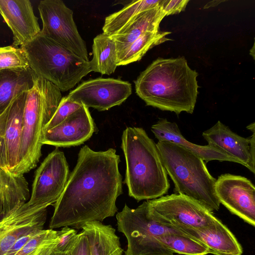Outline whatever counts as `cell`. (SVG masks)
<instances>
[{
	"label": "cell",
	"mask_w": 255,
	"mask_h": 255,
	"mask_svg": "<svg viewBox=\"0 0 255 255\" xmlns=\"http://www.w3.org/2000/svg\"><path fill=\"white\" fill-rule=\"evenodd\" d=\"M120 162L115 149L95 151L87 145L82 147L65 189L54 204L49 228L80 229L89 222L113 217L118 211L117 199L123 193Z\"/></svg>",
	"instance_id": "obj_1"
},
{
	"label": "cell",
	"mask_w": 255,
	"mask_h": 255,
	"mask_svg": "<svg viewBox=\"0 0 255 255\" xmlns=\"http://www.w3.org/2000/svg\"><path fill=\"white\" fill-rule=\"evenodd\" d=\"M198 76L184 57H159L134 81L136 93L147 106L177 115L192 114L198 94Z\"/></svg>",
	"instance_id": "obj_2"
},
{
	"label": "cell",
	"mask_w": 255,
	"mask_h": 255,
	"mask_svg": "<svg viewBox=\"0 0 255 255\" xmlns=\"http://www.w3.org/2000/svg\"><path fill=\"white\" fill-rule=\"evenodd\" d=\"M126 162L124 183L137 201L163 196L170 187L156 143L141 128L127 127L122 136Z\"/></svg>",
	"instance_id": "obj_3"
},
{
	"label": "cell",
	"mask_w": 255,
	"mask_h": 255,
	"mask_svg": "<svg viewBox=\"0 0 255 255\" xmlns=\"http://www.w3.org/2000/svg\"><path fill=\"white\" fill-rule=\"evenodd\" d=\"M163 165L172 180L174 192L197 201L210 212L218 211L215 191L216 179L197 154L176 143L158 141L156 143Z\"/></svg>",
	"instance_id": "obj_4"
},
{
	"label": "cell",
	"mask_w": 255,
	"mask_h": 255,
	"mask_svg": "<svg viewBox=\"0 0 255 255\" xmlns=\"http://www.w3.org/2000/svg\"><path fill=\"white\" fill-rule=\"evenodd\" d=\"M61 91L52 83L37 77L27 92L24 109L18 165L14 174L34 168L41 156L43 128L62 99Z\"/></svg>",
	"instance_id": "obj_5"
},
{
	"label": "cell",
	"mask_w": 255,
	"mask_h": 255,
	"mask_svg": "<svg viewBox=\"0 0 255 255\" xmlns=\"http://www.w3.org/2000/svg\"><path fill=\"white\" fill-rule=\"evenodd\" d=\"M20 48L29 68L37 77L52 83L61 92L73 88L91 72L89 61L47 37L41 31Z\"/></svg>",
	"instance_id": "obj_6"
},
{
	"label": "cell",
	"mask_w": 255,
	"mask_h": 255,
	"mask_svg": "<svg viewBox=\"0 0 255 255\" xmlns=\"http://www.w3.org/2000/svg\"><path fill=\"white\" fill-rule=\"evenodd\" d=\"M118 231L127 240L125 255H172L157 240V237L178 230L157 222L151 216L148 201L135 209L125 204L116 215Z\"/></svg>",
	"instance_id": "obj_7"
},
{
	"label": "cell",
	"mask_w": 255,
	"mask_h": 255,
	"mask_svg": "<svg viewBox=\"0 0 255 255\" xmlns=\"http://www.w3.org/2000/svg\"><path fill=\"white\" fill-rule=\"evenodd\" d=\"M147 201L153 218L169 228H204L218 219L198 202L183 195L174 193Z\"/></svg>",
	"instance_id": "obj_8"
},
{
	"label": "cell",
	"mask_w": 255,
	"mask_h": 255,
	"mask_svg": "<svg viewBox=\"0 0 255 255\" xmlns=\"http://www.w3.org/2000/svg\"><path fill=\"white\" fill-rule=\"evenodd\" d=\"M38 9L45 36L89 61L85 42L74 22L73 11L60 0L40 1Z\"/></svg>",
	"instance_id": "obj_9"
},
{
	"label": "cell",
	"mask_w": 255,
	"mask_h": 255,
	"mask_svg": "<svg viewBox=\"0 0 255 255\" xmlns=\"http://www.w3.org/2000/svg\"><path fill=\"white\" fill-rule=\"evenodd\" d=\"M70 172L64 153L57 148L35 171L29 206L44 208L54 204L63 192Z\"/></svg>",
	"instance_id": "obj_10"
},
{
	"label": "cell",
	"mask_w": 255,
	"mask_h": 255,
	"mask_svg": "<svg viewBox=\"0 0 255 255\" xmlns=\"http://www.w3.org/2000/svg\"><path fill=\"white\" fill-rule=\"evenodd\" d=\"M131 94L128 81L98 78L82 82L67 95L69 99L100 111L122 104Z\"/></svg>",
	"instance_id": "obj_11"
},
{
	"label": "cell",
	"mask_w": 255,
	"mask_h": 255,
	"mask_svg": "<svg viewBox=\"0 0 255 255\" xmlns=\"http://www.w3.org/2000/svg\"><path fill=\"white\" fill-rule=\"evenodd\" d=\"M220 204L249 224L255 225V187L249 179L229 173L221 175L215 185Z\"/></svg>",
	"instance_id": "obj_12"
},
{
	"label": "cell",
	"mask_w": 255,
	"mask_h": 255,
	"mask_svg": "<svg viewBox=\"0 0 255 255\" xmlns=\"http://www.w3.org/2000/svg\"><path fill=\"white\" fill-rule=\"evenodd\" d=\"M46 216V208L25 203L0 218V255H4L22 236L43 230Z\"/></svg>",
	"instance_id": "obj_13"
},
{
	"label": "cell",
	"mask_w": 255,
	"mask_h": 255,
	"mask_svg": "<svg viewBox=\"0 0 255 255\" xmlns=\"http://www.w3.org/2000/svg\"><path fill=\"white\" fill-rule=\"evenodd\" d=\"M255 123L247 127L252 131L250 138L240 136L232 131L220 121L204 131L202 135L208 145L220 149L236 158L241 164L255 173Z\"/></svg>",
	"instance_id": "obj_14"
},
{
	"label": "cell",
	"mask_w": 255,
	"mask_h": 255,
	"mask_svg": "<svg viewBox=\"0 0 255 255\" xmlns=\"http://www.w3.org/2000/svg\"><path fill=\"white\" fill-rule=\"evenodd\" d=\"M95 130L89 108L82 105L61 123L43 131L42 143L57 147L77 146L89 139Z\"/></svg>",
	"instance_id": "obj_15"
},
{
	"label": "cell",
	"mask_w": 255,
	"mask_h": 255,
	"mask_svg": "<svg viewBox=\"0 0 255 255\" xmlns=\"http://www.w3.org/2000/svg\"><path fill=\"white\" fill-rule=\"evenodd\" d=\"M0 14L12 32L14 47L29 42L41 31L29 0H0Z\"/></svg>",
	"instance_id": "obj_16"
},
{
	"label": "cell",
	"mask_w": 255,
	"mask_h": 255,
	"mask_svg": "<svg viewBox=\"0 0 255 255\" xmlns=\"http://www.w3.org/2000/svg\"><path fill=\"white\" fill-rule=\"evenodd\" d=\"M27 92L16 97L0 115V134L4 141L9 171L13 174L18 162Z\"/></svg>",
	"instance_id": "obj_17"
},
{
	"label": "cell",
	"mask_w": 255,
	"mask_h": 255,
	"mask_svg": "<svg viewBox=\"0 0 255 255\" xmlns=\"http://www.w3.org/2000/svg\"><path fill=\"white\" fill-rule=\"evenodd\" d=\"M205 245L213 255H242L243 248L231 231L219 219L212 225L173 228Z\"/></svg>",
	"instance_id": "obj_18"
},
{
	"label": "cell",
	"mask_w": 255,
	"mask_h": 255,
	"mask_svg": "<svg viewBox=\"0 0 255 255\" xmlns=\"http://www.w3.org/2000/svg\"><path fill=\"white\" fill-rule=\"evenodd\" d=\"M151 131L158 141H167L183 146L199 156L204 161L212 160L240 162L220 149L208 145H200L186 140L182 135L176 123L160 119L151 127Z\"/></svg>",
	"instance_id": "obj_19"
},
{
	"label": "cell",
	"mask_w": 255,
	"mask_h": 255,
	"mask_svg": "<svg viewBox=\"0 0 255 255\" xmlns=\"http://www.w3.org/2000/svg\"><path fill=\"white\" fill-rule=\"evenodd\" d=\"M29 197L28 184L24 175L0 167V218L25 203Z\"/></svg>",
	"instance_id": "obj_20"
},
{
	"label": "cell",
	"mask_w": 255,
	"mask_h": 255,
	"mask_svg": "<svg viewBox=\"0 0 255 255\" xmlns=\"http://www.w3.org/2000/svg\"><path fill=\"white\" fill-rule=\"evenodd\" d=\"M161 5L139 13L116 35L111 36L115 41L118 53L143 33L159 30V24L165 16Z\"/></svg>",
	"instance_id": "obj_21"
},
{
	"label": "cell",
	"mask_w": 255,
	"mask_h": 255,
	"mask_svg": "<svg viewBox=\"0 0 255 255\" xmlns=\"http://www.w3.org/2000/svg\"><path fill=\"white\" fill-rule=\"evenodd\" d=\"M82 229L88 238L91 255H123L120 238L111 225L92 221Z\"/></svg>",
	"instance_id": "obj_22"
},
{
	"label": "cell",
	"mask_w": 255,
	"mask_h": 255,
	"mask_svg": "<svg viewBox=\"0 0 255 255\" xmlns=\"http://www.w3.org/2000/svg\"><path fill=\"white\" fill-rule=\"evenodd\" d=\"M37 77L30 68L0 70V115L16 97L32 87Z\"/></svg>",
	"instance_id": "obj_23"
},
{
	"label": "cell",
	"mask_w": 255,
	"mask_h": 255,
	"mask_svg": "<svg viewBox=\"0 0 255 255\" xmlns=\"http://www.w3.org/2000/svg\"><path fill=\"white\" fill-rule=\"evenodd\" d=\"M93 58L89 61L91 71L110 75L118 66V52L115 40L102 33L96 36L92 46Z\"/></svg>",
	"instance_id": "obj_24"
},
{
	"label": "cell",
	"mask_w": 255,
	"mask_h": 255,
	"mask_svg": "<svg viewBox=\"0 0 255 255\" xmlns=\"http://www.w3.org/2000/svg\"><path fill=\"white\" fill-rule=\"evenodd\" d=\"M163 0H132L120 10L106 17L103 33L112 36L116 35L139 13L158 6Z\"/></svg>",
	"instance_id": "obj_25"
},
{
	"label": "cell",
	"mask_w": 255,
	"mask_h": 255,
	"mask_svg": "<svg viewBox=\"0 0 255 255\" xmlns=\"http://www.w3.org/2000/svg\"><path fill=\"white\" fill-rule=\"evenodd\" d=\"M171 33L158 30L143 33L127 47L118 53V66L126 65L140 60L147 51L154 46L171 40L166 37Z\"/></svg>",
	"instance_id": "obj_26"
},
{
	"label": "cell",
	"mask_w": 255,
	"mask_h": 255,
	"mask_svg": "<svg viewBox=\"0 0 255 255\" xmlns=\"http://www.w3.org/2000/svg\"><path fill=\"white\" fill-rule=\"evenodd\" d=\"M164 249L171 253L185 255H206L209 250L204 244L180 231L161 235L156 238Z\"/></svg>",
	"instance_id": "obj_27"
},
{
	"label": "cell",
	"mask_w": 255,
	"mask_h": 255,
	"mask_svg": "<svg viewBox=\"0 0 255 255\" xmlns=\"http://www.w3.org/2000/svg\"><path fill=\"white\" fill-rule=\"evenodd\" d=\"M57 241V231L43 229L36 233L14 255H49Z\"/></svg>",
	"instance_id": "obj_28"
},
{
	"label": "cell",
	"mask_w": 255,
	"mask_h": 255,
	"mask_svg": "<svg viewBox=\"0 0 255 255\" xmlns=\"http://www.w3.org/2000/svg\"><path fill=\"white\" fill-rule=\"evenodd\" d=\"M29 68L26 56L21 48L12 46L0 50V70L23 69Z\"/></svg>",
	"instance_id": "obj_29"
},
{
	"label": "cell",
	"mask_w": 255,
	"mask_h": 255,
	"mask_svg": "<svg viewBox=\"0 0 255 255\" xmlns=\"http://www.w3.org/2000/svg\"><path fill=\"white\" fill-rule=\"evenodd\" d=\"M82 106L81 104L70 100L67 96L62 97L53 116L44 126L43 131L61 123Z\"/></svg>",
	"instance_id": "obj_30"
},
{
	"label": "cell",
	"mask_w": 255,
	"mask_h": 255,
	"mask_svg": "<svg viewBox=\"0 0 255 255\" xmlns=\"http://www.w3.org/2000/svg\"><path fill=\"white\" fill-rule=\"evenodd\" d=\"M77 231L68 226L62 228L57 231L58 241L54 247V250L59 252H66L74 241Z\"/></svg>",
	"instance_id": "obj_31"
},
{
	"label": "cell",
	"mask_w": 255,
	"mask_h": 255,
	"mask_svg": "<svg viewBox=\"0 0 255 255\" xmlns=\"http://www.w3.org/2000/svg\"><path fill=\"white\" fill-rule=\"evenodd\" d=\"M66 255H91L88 238L83 232L77 235L74 241L66 252Z\"/></svg>",
	"instance_id": "obj_32"
},
{
	"label": "cell",
	"mask_w": 255,
	"mask_h": 255,
	"mask_svg": "<svg viewBox=\"0 0 255 255\" xmlns=\"http://www.w3.org/2000/svg\"><path fill=\"white\" fill-rule=\"evenodd\" d=\"M188 0H163L161 5L165 16L177 14L185 10Z\"/></svg>",
	"instance_id": "obj_33"
},
{
	"label": "cell",
	"mask_w": 255,
	"mask_h": 255,
	"mask_svg": "<svg viewBox=\"0 0 255 255\" xmlns=\"http://www.w3.org/2000/svg\"><path fill=\"white\" fill-rule=\"evenodd\" d=\"M0 167L7 170H9L4 141L0 134Z\"/></svg>",
	"instance_id": "obj_34"
},
{
	"label": "cell",
	"mask_w": 255,
	"mask_h": 255,
	"mask_svg": "<svg viewBox=\"0 0 255 255\" xmlns=\"http://www.w3.org/2000/svg\"><path fill=\"white\" fill-rule=\"evenodd\" d=\"M55 247V246H54ZM49 255H66V252H59L54 250V247Z\"/></svg>",
	"instance_id": "obj_35"
},
{
	"label": "cell",
	"mask_w": 255,
	"mask_h": 255,
	"mask_svg": "<svg viewBox=\"0 0 255 255\" xmlns=\"http://www.w3.org/2000/svg\"><path fill=\"white\" fill-rule=\"evenodd\" d=\"M2 48V47L0 46V50Z\"/></svg>",
	"instance_id": "obj_36"
},
{
	"label": "cell",
	"mask_w": 255,
	"mask_h": 255,
	"mask_svg": "<svg viewBox=\"0 0 255 255\" xmlns=\"http://www.w3.org/2000/svg\"></svg>",
	"instance_id": "obj_37"
}]
</instances>
